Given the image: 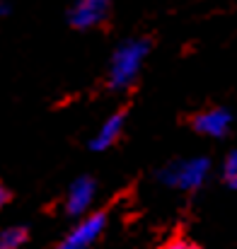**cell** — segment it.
<instances>
[{
    "label": "cell",
    "instance_id": "30bf717a",
    "mask_svg": "<svg viewBox=\"0 0 237 249\" xmlns=\"http://www.w3.org/2000/svg\"><path fill=\"white\" fill-rule=\"evenodd\" d=\"M10 201H12V191H10L5 184H0V211H2Z\"/></svg>",
    "mask_w": 237,
    "mask_h": 249
},
{
    "label": "cell",
    "instance_id": "3957f363",
    "mask_svg": "<svg viewBox=\"0 0 237 249\" xmlns=\"http://www.w3.org/2000/svg\"><path fill=\"white\" fill-rule=\"evenodd\" d=\"M109 225V211H87L85 215H80L78 223L71 228V232L58 242L61 249H87L97 245L102 240V235L107 232Z\"/></svg>",
    "mask_w": 237,
    "mask_h": 249
},
{
    "label": "cell",
    "instance_id": "5b68a950",
    "mask_svg": "<svg viewBox=\"0 0 237 249\" xmlns=\"http://www.w3.org/2000/svg\"><path fill=\"white\" fill-rule=\"evenodd\" d=\"M94 198H97V179L90 177V174H82V177L71 181V186L66 191L63 211H66L68 218H80L92 208Z\"/></svg>",
    "mask_w": 237,
    "mask_h": 249
},
{
    "label": "cell",
    "instance_id": "ba28073f",
    "mask_svg": "<svg viewBox=\"0 0 237 249\" xmlns=\"http://www.w3.org/2000/svg\"><path fill=\"white\" fill-rule=\"evenodd\" d=\"M29 240L27 225H7L0 230V249H19Z\"/></svg>",
    "mask_w": 237,
    "mask_h": 249
},
{
    "label": "cell",
    "instance_id": "7a4b0ae2",
    "mask_svg": "<svg viewBox=\"0 0 237 249\" xmlns=\"http://www.w3.org/2000/svg\"><path fill=\"white\" fill-rule=\"evenodd\" d=\"M208 174H211L208 158H186L162 167L158 172V181L177 191H196L206 184Z\"/></svg>",
    "mask_w": 237,
    "mask_h": 249
},
{
    "label": "cell",
    "instance_id": "277c9868",
    "mask_svg": "<svg viewBox=\"0 0 237 249\" xmlns=\"http://www.w3.org/2000/svg\"><path fill=\"white\" fill-rule=\"evenodd\" d=\"M111 15V0H75L68 10V24L78 32L104 27Z\"/></svg>",
    "mask_w": 237,
    "mask_h": 249
},
{
    "label": "cell",
    "instance_id": "8992f818",
    "mask_svg": "<svg viewBox=\"0 0 237 249\" xmlns=\"http://www.w3.org/2000/svg\"><path fill=\"white\" fill-rule=\"evenodd\" d=\"M126 116H128L126 109H116L114 114H109V116L99 124V128L94 131V136L90 138L87 148H90L92 153H104V150L114 148V145L119 143V138L124 136Z\"/></svg>",
    "mask_w": 237,
    "mask_h": 249
},
{
    "label": "cell",
    "instance_id": "52a82bcc",
    "mask_svg": "<svg viewBox=\"0 0 237 249\" xmlns=\"http://www.w3.org/2000/svg\"><path fill=\"white\" fill-rule=\"evenodd\" d=\"M191 126L196 133L208 136V138H225L233 126V114L225 107H211L206 111H199L191 119Z\"/></svg>",
    "mask_w": 237,
    "mask_h": 249
},
{
    "label": "cell",
    "instance_id": "6da1fadb",
    "mask_svg": "<svg viewBox=\"0 0 237 249\" xmlns=\"http://www.w3.org/2000/svg\"><path fill=\"white\" fill-rule=\"evenodd\" d=\"M150 49H153V41L148 36H133V39L121 41L114 49L111 61H109L107 89L109 92H128L138 80Z\"/></svg>",
    "mask_w": 237,
    "mask_h": 249
},
{
    "label": "cell",
    "instance_id": "8fae6325",
    "mask_svg": "<svg viewBox=\"0 0 237 249\" xmlns=\"http://www.w3.org/2000/svg\"><path fill=\"white\" fill-rule=\"evenodd\" d=\"M7 12H10V2L7 0H0V17L7 15Z\"/></svg>",
    "mask_w": 237,
    "mask_h": 249
},
{
    "label": "cell",
    "instance_id": "9c48e42d",
    "mask_svg": "<svg viewBox=\"0 0 237 249\" xmlns=\"http://www.w3.org/2000/svg\"><path fill=\"white\" fill-rule=\"evenodd\" d=\"M223 181L230 186V189H237V150L228 153L225 162H223Z\"/></svg>",
    "mask_w": 237,
    "mask_h": 249
}]
</instances>
